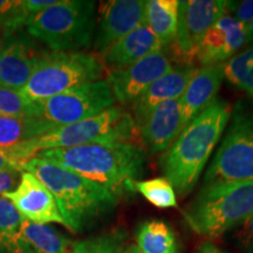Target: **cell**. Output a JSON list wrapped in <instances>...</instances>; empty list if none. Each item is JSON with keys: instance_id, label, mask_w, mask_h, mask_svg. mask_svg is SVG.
I'll return each instance as SVG.
<instances>
[{"instance_id": "1", "label": "cell", "mask_w": 253, "mask_h": 253, "mask_svg": "<svg viewBox=\"0 0 253 253\" xmlns=\"http://www.w3.org/2000/svg\"><path fill=\"white\" fill-rule=\"evenodd\" d=\"M34 157L48 161L108 190L119 199L134 192L147 155L132 142L90 143L67 149L42 150Z\"/></svg>"}, {"instance_id": "2", "label": "cell", "mask_w": 253, "mask_h": 253, "mask_svg": "<svg viewBox=\"0 0 253 253\" xmlns=\"http://www.w3.org/2000/svg\"><path fill=\"white\" fill-rule=\"evenodd\" d=\"M229 102L216 99L186 125L160 158L164 177L184 197L197 184L209 158L225 130L231 115Z\"/></svg>"}, {"instance_id": "3", "label": "cell", "mask_w": 253, "mask_h": 253, "mask_svg": "<svg viewBox=\"0 0 253 253\" xmlns=\"http://www.w3.org/2000/svg\"><path fill=\"white\" fill-rule=\"evenodd\" d=\"M20 168L21 171L36 176L49 190L65 226L73 232H81L113 212L119 203V198L108 190L48 161L33 157Z\"/></svg>"}, {"instance_id": "4", "label": "cell", "mask_w": 253, "mask_h": 253, "mask_svg": "<svg viewBox=\"0 0 253 253\" xmlns=\"http://www.w3.org/2000/svg\"><path fill=\"white\" fill-rule=\"evenodd\" d=\"M135 131V121L130 114L119 107H112L93 118L58 126L4 151L20 168L42 150L67 149L90 143L131 142Z\"/></svg>"}, {"instance_id": "5", "label": "cell", "mask_w": 253, "mask_h": 253, "mask_svg": "<svg viewBox=\"0 0 253 253\" xmlns=\"http://www.w3.org/2000/svg\"><path fill=\"white\" fill-rule=\"evenodd\" d=\"M253 213V181L204 185L184 211L198 235L218 238Z\"/></svg>"}, {"instance_id": "6", "label": "cell", "mask_w": 253, "mask_h": 253, "mask_svg": "<svg viewBox=\"0 0 253 253\" xmlns=\"http://www.w3.org/2000/svg\"><path fill=\"white\" fill-rule=\"evenodd\" d=\"M96 30L95 1L59 0L58 4L32 17L28 36L52 52H80L94 41Z\"/></svg>"}, {"instance_id": "7", "label": "cell", "mask_w": 253, "mask_h": 253, "mask_svg": "<svg viewBox=\"0 0 253 253\" xmlns=\"http://www.w3.org/2000/svg\"><path fill=\"white\" fill-rule=\"evenodd\" d=\"M204 185L253 181V99L237 101Z\"/></svg>"}, {"instance_id": "8", "label": "cell", "mask_w": 253, "mask_h": 253, "mask_svg": "<svg viewBox=\"0 0 253 253\" xmlns=\"http://www.w3.org/2000/svg\"><path fill=\"white\" fill-rule=\"evenodd\" d=\"M104 65L95 54L84 52H50L42 56L21 89L25 99L38 102L81 84L99 81Z\"/></svg>"}, {"instance_id": "9", "label": "cell", "mask_w": 253, "mask_h": 253, "mask_svg": "<svg viewBox=\"0 0 253 253\" xmlns=\"http://www.w3.org/2000/svg\"><path fill=\"white\" fill-rule=\"evenodd\" d=\"M115 99L108 81L99 80L32 103L31 118L58 126L82 121L112 108Z\"/></svg>"}, {"instance_id": "10", "label": "cell", "mask_w": 253, "mask_h": 253, "mask_svg": "<svg viewBox=\"0 0 253 253\" xmlns=\"http://www.w3.org/2000/svg\"><path fill=\"white\" fill-rule=\"evenodd\" d=\"M225 0L178 1L177 33L171 46L178 62H195L207 32L225 14Z\"/></svg>"}, {"instance_id": "11", "label": "cell", "mask_w": 253, "mask_h": 253, "mask_svg": "<svg viewBox=\"0 0 253 253\" xmlns=\"http://www.w3.org/2000/svg\"><path fill=\"white\" fill-rule=\"evenodd\" d=\"M169 48L145 56L128 67L110 71L107 81L115 101L132 104L155 81L167 74L175 65Z\"/></svg>"}, {"instance_id": "12", "label": "cell", "mask_w": 253, "mask_h": 253, "mask_svg": "<svg viewBox=\"0 0 253 253\" xmlns=\"http://www.w3.org/2000/svg\"><path fill=\"white\" fill-rule=\"evenodd\" d=\"M143 0H112L102 2L99 9L97 30L94 36V48L101 58L120 39L144 25Z\"/></svg>"}, {"instance_id": "13", "label": "cell", "mask_w": 253, "mask_h": 253, "mask_svg": "<svg viewBox=\"0 0 253 253\" xmlns=\"http://www.w3.org/2000/svg\"><path fill=\"white\" fill-rule=\"evenodd\" d=\"M134 121L136 130L150 153H164L184 128L181 100L164 101Z\"/></svg>"}, {"instance_id": "14", "label": "cell", "mask_w": 253, "mask_h": 253, "mask_svg": "<svg viewBox=\"0 0 253 253\" xmlns=\"http://www.w3.org/2000/svg\"><path fill=\"white\" fill-rule=\"evenodd\" d=\"M46 53L28 34L20 31L12 32L0 56V86L14 90L23 89Z\"/></svg>"}, {"instance_id": "15", "label": "cell", "mask_w": 253, "mask_h": 253, "mask_svg": "<svg viewBox=\"0 0 253 253\" xmlns=\"http://www.w3.org/2000/svg\"><path fill=\"white\" fill-rule=\"evenodd\" d=\"M2 197L13 204L24 219L37 224L59 223L65 225L53 195L31 172L21 171L17 188L6 192Z\"/></svg>"}, {"instance_id": "16", "label": "cell", "mask_w": 253, "mask_h": 253, "mask_svg": "<svg viewBox=\"0 0 253 253\" xmlns=\"http://www.w3.org/2000/svg\"><path fill=\"white\" fill-rule=\"evenodd\" d=\"M246 45V26L232 15L224 14L207 32L196 60L202 66L224 63Z\"/></svg>"}, {"instance_id": "17", "label": "cell", "mask_w": 253, "mask_h": 253, "mask_svg": "<svg viewBox=\"0 0 253 253\" xmlns=\"http://www.w3.org/2000/svg\"><path fill=\"white\" fill-rule=\"evenodd\" d=\"M224 63L202 66L190 80L181 96L182 119L184 126L216 100L224 81Z\"/></svg>"}, {"instance_id": "18", "label": "cell", "mask_w": 253, "mask_h": 253, "mask_svg": "<svg viewBox=\"0 0 253 253\" xmlns=\"http://www.w3.org/2000/svg\"><path fill=\"white\" fill-rule=\"evenodd\" d=\"M197 69L195 63L190 62H177L173 65L167 74L155 81L140 99L132 103L134 120L164 101L181 99Z\"/></svg>"}, {"instance_id": "19", "label": "cell", "mask_w": 253, "mask_h": 253, "mask_svg": "<svg viewBox=\"0 0 253 253\" xmlns=\"http://www.w3.org/2000/svg\"><path fill=\"white\" fill-rule=\"evenodd\" d=\"M163 49L166 47L157 37L145 25H142L114 43L104 53L102 62L112 71H116Z\"/></svg>"}, {"instance_id": "20", "label": "cell", "mask_w": 253, "mask_h": 253, "mask_svg": "<svg viewBox=\"0 0 253 253\" xmlns=\"http://www.w3.org/2000/svg\"><path fill=\"white\" fill-rule=\"evenodd\" d=\"M73 242L47 224L24 219L20 231V253H68Z\"/></svg>"}, {"instance_id": "21", "label": "cell", "mask_w": 253, "mask_h": 253, "mask_svg": "<svg viewBox=\"0 0 253 253\" xmlns=\"http://www.w3.org/2000/svg\"><path fill=\"white\" fill-rule=\"evenodd\" d=\"M178 21L177 0H149L145 6L144 25L153 32L166 48L176 39Z\"/></svg>"}, {"instance_id": "22", "label": "cell", "mask_w": 253, "mask_h": 253, "mask_svg": "<svg viewBox=\"0 0 253 253\" xmlns=\"http://www.w3.org/2000/svg\"><path fill=\"white\" fill-rule=\"evenodd\" d=\"M54 126L30 116H0V149H11L53 130Z\"/></svg>"}, {"instance_id": "23", "label": "cell", "mask_w": 253, "mask_h": 253, "mask_svg": "<svg viewBox=\"0 0 253 253\" xmlns=\"http://www.w3.org/2000/svg\"><path fill=\"white\" fill-rule=\"evenodd\" d=\"M136 242L142 253H179L175 232L163 220L142 223L136 231Z\"/></svg>"}, {"instance_id": "24", "label": "cell", "mask_w": 253, "mask_h": 253, "mask_svg": "<svg viewBox=\"0 0 253 253\" xmlns=\"http://www.w3.org/2000/svg\"><path fill=\"white\" fill-rule=\"evenodd\" d=\"M23 220L13 204L0 196V253H20Z\"/></svg>"}, {"instance_id": "25", "label": "cell", "mask_w": 253, "mask_h": 253, "mask_svg": "<svg viewBox=\"0 0 253 253\" xmlns=\"http://www.w3.org/2000/svg\"><path fill=\"white\" fill-rule=\"evenodd\" d=\"M224 79L253 99V45L224 62Z\"/></svg>"}, {"instance_id": "26", "label": "cell", "mask_w": 253, "mask_h": 253, "mask_svg": "<svg viewBox=\"0 0 253 253\" xmlns=\"http://www.w3.org/2000/svg\"><path fill=\"white\" fill-rule=\"evenodd\" d=\"M134 191L140 192L148 202L157 208L167 209L177 207L176 192L171 183L166 177H156V178L135 182Z\"/></svg>"}, {"instance_id": "27", "label": "cell", "mask_w": 253, "mask_h": 253, "mask_svg": "<svg viewBox=\"0 0 253 253\" xmlns=\"http://www.w3.org/2000/svg\"><path fill=\"white\" fill-rule=\"evenodd\" d=\"M126 240L125 230H113L103 235L73 243L68 253H119L125 248Z\"/></svg>"}, {"instance_id": "28", "label": "cell", "mask_w": 253, "mask_h": 253, "mask_svg": "<svg viewBox=\"0 0 253 253\" xmlns=\"http://www.w3.org/2000/svg\"><path fill=\"white\" fill-rule=\"evenodd\" d=\"M31 19L24 0H0V28L8 32L20 31Z\"/></svg>"}, {"instance_id": "29", "label": "cell", "mask_w": 253, "mask_h": 253, "mask_svg": "<svg viewBox=\"0 0 253 253\" xmlns=\"http://www.w3.org/2000/svg\"><path fill=\"white\" fill-rule=\"evenodd\" d=\"M31 101L25 99L20 90L0 86V116H30L32 115Z\"/></svg>"}, {"instance_id": "30", "label": "cell", "mask_w": 253, "mask_h": 253, "mask_svg": "<svg viewBox=\"0 0 253 253\" xmlns=\"http://www.w3.org/2000/svg\"><path fill=\"white\" fill-rule=\"evenodd\" d=\"M225 11L233 14L232 17L248 27L253 21V0L243 1H226Z\"/></svg>"}, {"instance_id": "31", "label": "cell", "mask_w": 253, "mask_h": 253, "mask_svg": "<svg viewBox=\"0 0 253 253\" xmlns=\"http://www.w3.org/2000/svg\"><path fill=\"white\" fill-rule=\"evenodd\" d=\"M20 176L19 170H0V196L17 188Z\"/></svg>"}, {"instance_id": "32", "label": "cell", "mask_w": 253, "mask_h": 253, "mask_svg": "<svg viewBox=\"0 0 253 253\" xmlns=\"http://www.w3.org/2000/svg\"><path fill=\"white\" fill-rule=\"evenodd\" d=\"M59 0H24V4L26 6L28 13L32 17L40 13V12L45 11L50 6L58 4Z\"/></svg>"}, {"instance_id": "33", "label": "cell", "mask_w": 253, "mask_h": 253, "mask_svg": "<svg viewBox=\"0 0 253 253\" xmlns=\"http://www.w3.org/2000/svg\"><path fill=\"white\" fill-rule=\"evenodd\" d=\"M242 231L239 236L243 243L246 245L253 244V213L242 224Z\"/></svg>"}, {"instance_id": "34", "label": "cell", "mask_w": 253, "mask_h": 253, "mask_svg": "<svg viewBox=\"0 0 253 253\" xmlns=\"http://www.w3.org/2000/svg\"><path fill=\"white\" fill-rule=\"evenodd\" d=\"M0 170H19L21 169L9 158L2 149H0Z\"/></svg>"}, {"instance_id": "35", "label": "cell", "mask_w": 253, "mask_h": 253, "mask_svg": "<svg viewBox=\"0 0 253 253\" xmlns=\"http://www.w3.org/2000/svg\"><path fill=\"white\" fill-rule=\"evenodd\" d=\"M198 253H224L221 250H219L217 248L216 245H213L212 243H203L199 248Z\"/></svg>"}, {"instance_id": "36", "label": "cell", "mask_w": 253, "mask_h": 253, "mask_svg": "<svg viewBox=\"0 0 253 253\" xmlns=\"http://www.w3.org/2000/svg\"><path fill=\"white\" fill-rule=\"evenodd\" d=\"M11 33L12 32H8L6 30H2V28H0V56H1L6 45H7L8 38L11 36Z\"/></svg>"}, {"instance_id": "37", "label": "cell", "mask_w": 253, "mask_h": 253, "mask_svg": "<svg viewBox=\"0 0 253 253\" xmlns=\"http://www.w3.org/2000/svg\"><path fill=\"white\" fill-rule=\"evenodd\" d=\"M246 45H253V21L246 27Z\"/></svg>"}, {"instance_id": "38", "label": "cell", "mask_w": 253, "mask_h": 253, "mask_svg": "<svg viewBox=\"0 0 253 253\" xmlns=\"http://www.w3.org/2000/svg\"><path fill=\"white\" fill-rule=\"evenodd\" d=\"M119 253H142V252L136 245H128V246H125V248H122L121 251Z\"/></svg>"}]
</instances>
